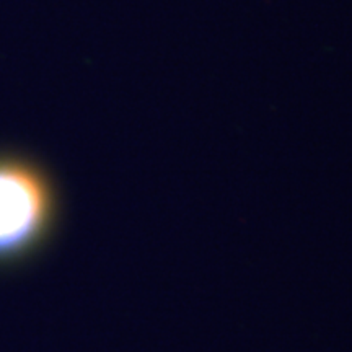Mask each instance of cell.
<instances>
[{
	"label": "cell",
	"instance_id": "1",
	"mask_svg": "<svg viewBox=\"0 0 352 352\" xmlns=\"http://www.w3.org/2000/svg\"><path fill=\"white\" fill-rule=\"evenodd\" d=\"M57 197L46 171L25 157L0 153V264L28 256L50 235Z\"/></svg>",
	"mask_w": 352,
	"mask_h": 352
}]
</instances>
